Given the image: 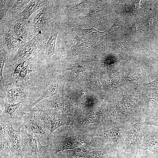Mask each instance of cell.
Returning a JSON list of instances; mask_svg holds the SVG:
<instances>
[{
    "mask_svg": "<svg viewBox=\"0 0 158 158\" xmlns=\"http://www.w3.org/2000/svg\"><path fill=\"white\" fill-rule=\"evenodd\" d=\"M22 125V128L31 135H44L49 139L51 135V123L46 110L37 105L29 108L23 118Z\"/></svg>",
    "mask_w": 158,
    "mask_h": 158,
    "instance_id": "cell-1",
    "label": "cell"
},
{
    "mask_svg": "<svg viewBox=\"0 0 158 158\" xmlns=\"http://www.w3.org/2000/svg\"><path fill=\"white\" fill-rule=\"evenodd\" d=\"M40 135H31L21 128L20 136L23 158H51L55 156L51 143L48 141L46 145H42Z\"/></svg>",
    "mask_w": 158,
    "mask_h": 158,
    "instance_id": "cell-2",
    "label": "cell"
},
{
    "mask_svg": "<svg viewBox=\"0 0 158 158\" xmlns=\"http://www.w3.org/2000/svg\"><path fill=\"white\" fill-rule=\"evenodd\" d=\"M30 105L25 99L13 104L8 103L5 99L1 100L0 121L5 124L17 122L22 124Z\"/></svg>",
    "mask_w": 158,
    "mask_h": 158,
    "instance_id": "cell-3",
    "label": "cell"
},
{
    "mask_svg": "<svg viewBox=\"0 0 158 158\" xmlns=\"http://www.w3.org/2000/svg\"><path fill=\"white\" fill-rule=\"evenodd\" d=\"M43 36L42 33H38L29 41L20 43L11 65L22 63L36 56L45 44Z\"/></svg>",
    "mask_w": 158,
    "mask_h": 158,
    "instance_id": "cell-4",
    "label": "cell"
},
{
    "mask_svg": "<svg viewBox=\"0 0 158 158\" xmlns=\"http://www.w3.org/2000/svg\"><path fill=\"white\" fill-rule=\"evenodd\" d=\"M140 104L133 102L129 97L125 89L121 101L117 104L112 115L118 121L130 123L133 118L138 116Z\"/></svg>",
    "mask_w": 158,
    "mask_h": 158,
    "instance_id": "cell-5",
    "label": "cell"
},
{
    "mask_svg": "<svg viewBox=\"0 0 158 158\" xmlns=\"http://www.w3.org/2000/svg\"><path fill=\"white\" fill-rule=\"evenodd\" d=\"M5 124L10 142L12 158H23L20 136L22 124L17 122Z\"/></svg>",
    "mask_w": 158,
    "mask_h": 158,
    "instance_id": "cell-6",
    "label": "cell"
},
{
    "mask_svg": "<svg viewBox=\"0 0 158 158\" xmlns=\"http://www.w3.org/2000/svg\"><path fill=\"white\" fill-rule=\"evenodd\" d=\"M48 3L34 19L33 25L34 31L37 33L50 30L53 25L52 6Z\"/></svg>",
    "mask_w": 158,
    "mask_h": 158,
    "instance_id": "cell-7",
    "label": "cell"
},
{
    "mask_svg": "<svg viewBox=\"0 0 158 158\" xmlns=\"http://www.w3.org/2000/svg\"><path fill=\"white\" fill-rule=\"evenodd\" d=\"M30 84L26 82L20 85L18 88L15 87L11 82L4 83L2 85L6 92V100L8 103L15 104L20 100L25 99L28 95L29 91Z\"/></svg>",
    "mask_w": 158,
    "mask_h": 158,
    "instance_id": "cell-8",
    "label": "cell"
},
{
    "mask_svg": "<svg viewBox=\"0 0 158 158\" xmlns=\"http://www.w3.org/2000/svg\"><path fill=\"white\" fill-rule=\"evenodd\" d=\"M68 48V54L71 56L85 54L93 50L95 47L90 41L79 37L73 33Z\"/></svg>",
    "mask_w": 158,
    "mask_h": 158,
    "instance_id": "cell-9",
    "label": "cell"
},
{
    "mask_svg": "<svg viewBox=\"0 0 158 158\" xmlns=\"http://www.w3.org/2000/svg\"><path fill=\"white\" fill-rule=\"evenodd\" d=\"M141 136L142 150L152 152L158 158V135L146 128L142 130Z\"/></svg>",
    "mask_w": 158,
    "mask_h": 158,
    "instance_id": "cell-10",
    "label": "cell"
},
{
    "mask_svg": "<svg viewBox=\"0 0 158 158\" xmlns=\"http://www.w3.org/2000/svg\"><path fill=\"white\" fill-rule=\"evenodd\" d=\"M66 80L64 76H62L55 80L42 93L39 97L31 104L30 107L35 106L42 100L48 97H54L58 95V93L62 92Z\"/></svg>",
    "mask_w": 158,
    "mask_h": 158,
    "instance_id": "cell-11",
    "label": "cell"
},
{
    "mask_svg": "<svg viewBox=\"0 0 158 158\" xmlns=\"http://www.w3.org/2000/svg\"><path fill=\"white\" fill-rule=\"evenodd\" d=\"M68 25L79 37L89 41H97L104 35V32H101L93 27L84 29L71 23Z\"/></svg>",
    "mask_w": 158,
    "mask_h": 158,
    "instance_id": "cell-12",
    "label": "cell"
},
{
    "mask_svg": "<svg viewBox=\"0 0 158 158\" xmlns=\"http://www.w3.org/2000/svg\"><path fill=\"white\" fill-rule=\"evenodd\" d=\"M62 96L58 95L54 97L51 100L48 101L45 107L47 108H52L55 110H59L64 114H66L70 109L69 102V97L62 91Z\"/></svg>",
    "mask_w": 158,
    "mask_h": 158,
    "instance_id": "cell-13",
    "label": "cell"
},
{
    "mask_svg": "<svg viewBox=\"0 0 158 158\" xmlns=\"http://www.w3.org/2000/svg\"><path fill=\"white\" fill-rule=\"evenodd\" d=\"M60 29V25L54 23L50 36L47 41L45 44L43 48V54L44 57L49 59L53 55L57 54L55 48L57 37Z\"/></svg>",
    "mask_w": 158,
    "mask_h": 158,
    "instance_id": "cell-14",
    "label": "cell"
},
{
    "mask_svg": "<svg viewBox=\"0 0 158 158\" xmlns=\"http://www.w3.org/2000/svg\"><path fill=\"white\" fill-rule=\"evenodd\" d=\"M13 26V29L20 43L26 42L29 33V20H26L18 16L15 20Z\"/></svg>",
    "mask_w": 158,
    "mask_h": 158,
    "instance_id": "cell-15",
    "label": "cell"
},
{
    "mask_svg": "<svg viewBox=\"0 0 158 158\" xmlns=\"http://www.w3.org/2000/svg\"><path fill=\"white\" fill-rule=\"evenodd\" d=\"M0 158H12L11 144L6 125L0 122Z\"/></svg>",
    "mask_w": 158,
    "mask_h": 158,
    "instance_id": "cell-16",
    "label": "cell"
},
{
    "mask_svg": "<svg viewBox=\"0 0 158 158\" xmlns=\"http://www.w3.org/2000/svg\"><path fill=\"white\" fill-rule=\"evenodd\" d=\"M46 110L51 123V134L56 129L67 123L68 118L66 114H59L55 111H51L49 109Z\"/></svg>",
    "mask_w": 158,
    "mask_h": 158,
    "instance_id": "cell-17",
    "label": "cell"
},
{
    "mask_svg": "<svg viewBox=\"0 0 158 158\" xmlns=\"http://www.w3.org/2000/svg\"><path fill=\"white\" fill-rule=\"evenodd\" d=\"M50 1L43 0H30L18 16L26 20H29L30 15L40 8L44 6Z\"/></svg>",
    "mask_w": 158,
    "mask_h": 158,
    "instance_id": "cell-18",
    "label": "cell"
},
{
    "mask_svg": "<svg viewBox=\"0 0 158 158\" xmlns=\"http://www.w3.org/2000/svg\"><path fill=\"white\" fill-rule=\"evenodd\" d=\"M0 32L1 40L4 44V47L8 53L13 51L17 48L19 47L20 43L17 38L13 37L9 33V31L2 30Z\"/></svg>",
    "mask_w": 158,
    "mask_h": 158,
    "instance_id": "cell-19",
    "label": "cell"
},
{
    "mask_svg": "<svg viewBox=\"0 0 158 158\" xmlns=\"http://www.w3.org/2000/svg\"><path fill=\"white\" fill-rule=\"evenodd\" d=\"M93 1H83L79 3L70 6L68 9L69 12L77 13L87 12L91 6Z\"/></svg>",
    "mask_w": 158,
    "mask_h": 158,
    "instance_id": "cell-20",
    "label": "cell"
},
{
    "mask_svg": "<svg viewBox=\"0 0 158 158\" xmlns=\"http://www.w3.org/2000/svg\"><path fill=\"white\" fill-rule=\"evenodd\" d=\"M87 65V62L86 61L80 62L72 65L69 68H66L62 71H59V72L71 71L76 74V77L85 71Z\"/></svg>",
    "mask_w": 158,
    "mask_h": 158,
    "instance_id": "cell-21",
    "label": "cell"
},
{
    "mask_svg": "<svg viewBox=\"0 0 158 158\" xmlns=\"http://www.w3.org/2000/svg\"><path fill=\"white\" fill-rule=\"evenodd\" d=\"M32 72L29 64L24 66L20 70L18 73L14 77L16 79V82L25 80L26 82H29V74Z\"/></svg>",
    "mask_w": 158,
    "mask_h": 158,
    "instance_id": "cell-22",
    "label": "cell"
},
{
    "mask_svg": "<svg viewBox=\"0 0 158 158\" xmlns=\"http://www.w3.org/2000/svg\"><path fill=\"white\" fill-rule=\"evenodd\" d=\"M8 53L3 47L0 46V78L1 86L4 84V82L3 76V72L4 67L8 57Z\"/></svg>",
    "mask_w": 158,
    "mask_h": 158,
    "instance_id": "cell-23",
    "label": "cell"
},
{
    "mask_svg": "<svg viewBox=\"0 0 158 158\" xmlns=\"http://www.w3.org/2000/svg\"><path fill=\"white\" fill-rule=\"evenodd\" d=\"M30 0H15L12 7L8 11V13L11 15H15L23 7L26 6Z\"/></svg>",
    "mask_w": 158,
    "mask_h": 158,
    "instance_id": "cell-24",
    "label": "cell"
},
{
    "mask_svg": "<svg viewBox=\"0 0 158 158\" xmlns=\"http://www.w3.org/2000/svg\"><path fill=\"white\" fill-rule=\"evenodd\" d=\"M120 77L119 73L113 70L110 73L107 82L110 88L116 87L119 83Z\"/></svg>",
    "mask_w": 158,
    "mask_h": 158,
    "instance_id": "cell-25",
    "label": "cell"
},
{
    "mask_svg": "<svg viewBox=\"0 0 158 158\" xmlns=\"http://www.w3.org/2000/svg\"><path fill=\"white\" fill-rule=\"evenodd\" d=\"M88 83L91 90L96 91L102 89V86L97 77L93 74H90L88 77Z\"/></svg>",
    "mask_w": 158,
    "mask_h": 158,
    "instance_id": "cell-26",
    "label": "cell"
},
{
    "mask_svg": "<svg viewBox=\"0 0 158 158\" xmlns=\"http://www.w3.org/2000/svg\"><path fill=\"white\" fill-rule=\"evenodd\" d=\"M110 152V150L108 149H101L90 152L85 158H103L105 155L109 154Z\"/></svg>",
    "mask_w": 158,
    "mask_h": 158,
    "instance_id": "cell-27",
    "label": "cell"
},
{
    "mask_svg": "<svg viewBox=\"0 0 158 158\" xmlns=\"http://www.w3.org/2000/svg\"><path fill=\"white\" fill-rule=\"evenodd\" d=\"M135 72H131L126 75L124 78L123 83L124 84H135L136 83L138 76Z\"/></svg>",
    "mask_w": 158,
    "mask_h": 158,
    "instance_id": "cell-28",
    "label": "cell"
},
{
    "mask_svg": "<svg viewBox=\"0 0 158 158\" xmlns=\"http://www.w3.org/2000/svg\"><path fill=\"white\" fill-rule=\"evenodd\" d=\"M90 152L84 147H78L73 151V155L76 157V158H83L87 156Z\"/></svg>",
    "mask_w": 158,
    "mask_h": 158,
    "instance_id": "cell-29",
    "label": "cell"
},
{
    "mask_svg": "<svg viewBox=\"0 0 158 158\" xmlns=\"http://www.w3.org/2000/svg\"><path fill=\"white\" fill-rule=\"evenodd\" d=\"M8 6L5 8L0 10V28L4 25H7V20L6 18V15L8 10L12 7Z\"/></svg>",
    "mask_w": 158,
    "mask_h": 158,
    "instance_id": "cell-30",
    "label": "cell"
},
{
    "mask_svg": "<svg viewBox=\"0 0 158 158\" xmlns=\"http://www.w3.org/2000/svg\"><path fill=\"white\" fill-rule=\"evenodd\" d=\"M101 112L92 113L88 115L85 118V121L89 123H92L99 120L101 116Z\"/></svg>",
    "mask_w": 158,
    "mask_h": 158,
    "instance_id": "cell-31",
    "label": "cell"
},
{
    "mask_svg": "<svg viewBox=\"0 0 158 158\" xmlns=\"http://www.w3.org/2000/svg\"><path fill=\"white\" fill-rule=\"evenodd\" d=\"M145 150H142L136 155L131 158H152L151 156L145 152Z\"/></svg>",
    "mask_w": 158,
    "mask_h": 158,
    "instance_id": "cell-32",
    "label": "cell"
},
{
    "mask_svg": "<svg viewBox=\"0 0 158 158\" xmlns=\"http://www.w3.org/2000/svg\"><path fill=\"white\" fill-rule=\"evenodd\" d=\"M13 1L1 0L0 3V10L5 8L8 6H11L12 5H8V4L11 3Z\"/></svg>",
    "mask_w": 158,
    "mask_h": 158,
    "instance_id": "cell-33",
    "label": "cell"
},
{
    "mask_svg": "<svg viewBox=\"0 0 158 158\" xmlns=\"http://www.w3.org/2000/svg\"><path fill=\"white\" fill-rule=\"evenodd\" d=\"M107 158H125L123 156L118 154V152L116 155L115 156H113L112 157H109Z\"/></svg>",
    "mask_w": 158,
    "mask_h": 158,
    "instance_id": "cell-34",
    "label": "cell"
},
{
    "mask_svg": "<svg viewBox=\"0 0 158 158\" xmlns=\"http://www.w3.org/2000/svg\"><path fill=\"white\" fill-rule=\"evenodd\" d=\"M154 22V20L152 18H151L149 20V24L150 26H152Z\"/></svg>",
    "mask_w": 158,
    "mask_h": 158,
    "instance_id": "cell-35",
    "label": "cell"
},
{
    "mask_svg": "<svg viewBox=\"0 0 158 158\" xmlns=\"http://www.w3.org/2000/svg\"><path fill=\"white\" fill-rule=\"evenodd\" d=\"M59 158H67L66 156L65 155H61L60 156L58 157Z\"/></svg>",
    "mask_w": 158,
    "mask_h": 158,
    "instance_id": "cell-36",
    "label": "cell"
},
{
    "mask_svg": "<svg viewBox=\"0 0 158 158\" xmlns=\"http://www.w3.org/2000/svg\"><path fill=\"white\" fill-rule=\"evenodd\" d=\"M51 158H58V157H56L54 156V157H51Z\"/></svg>",
    "mask_w": 158,
    "mask_h": 158,
    "instance_id": "cell-37",
    "label": "cell"
}]
</instances>
